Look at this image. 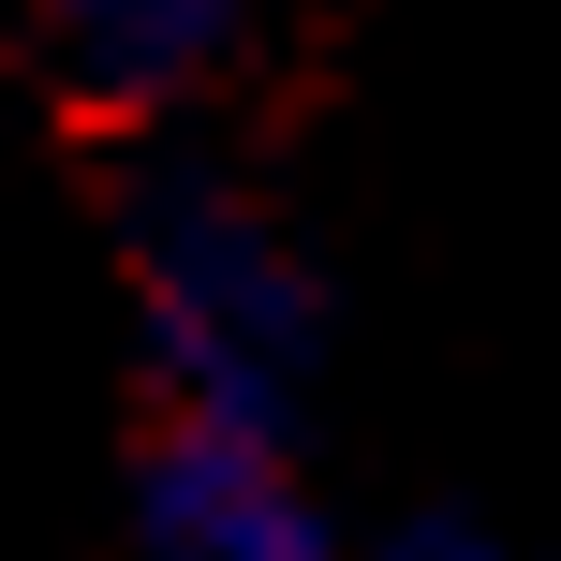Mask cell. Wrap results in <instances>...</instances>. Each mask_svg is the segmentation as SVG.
<instances>
[{
    "instance_id": "1",
    "label": "cell",
    "mask_w": 561,
    "mask_h": 561,
    "mask_svg": "<svg viewBox=\"0 0 561 561\" xmlns=\"http://www.w3.org/2000/svg\"><path fill=\"white\" fill-rule=\"evenodd\" d=\"M118 296H134V385L148 414H266L310 428L325 385V280L296 222L222 163H163L118 222Z\"/></svg>"
},
{
    "instance_id": "2",
    "label": "cell",
    "mask_w": 561,
    "mask_h": 561,
    "mask_svg": "<svg viewBox=\"0 0 561 561\" xmlns=\"http://www.w3.org/2000/svg\"><path fill=\"white\" fill-rule=\"evenodd\" d=\"M134 547L148 561H340L310 428H266V414H148L134 428Z\"/></svg>"
},
{
    "instance_id": "3",
    "label": "cell",
    "mask_w": 561,
    "mask_h": 561,
    "mask_svg": "<svg viewBox=\"0 0 561 561\" xmlns=\"http://www.w3.org/2000/svg\"><path fill=\"white\" fill-rule=\"evenodd\" d=\"M252 15L266 0H15L45 75L89 89V104H178V89H207L252 45Z\"/></svg>"
},
{
    "instance_id": "4",
    "label": "cell",
    "mask_w": 561,
    "mask_h": 561,
    "mask_svg": "<svg viewBox=\"0 0 561 561\" xmlns=\"http://www.w3.org/2000/svg\"><path fill=\"white\" fill-rule=\"evenodd\" d=\"M369 561H503L488 533H399V547H369Z\"/></svg>"
}]
</instances>
